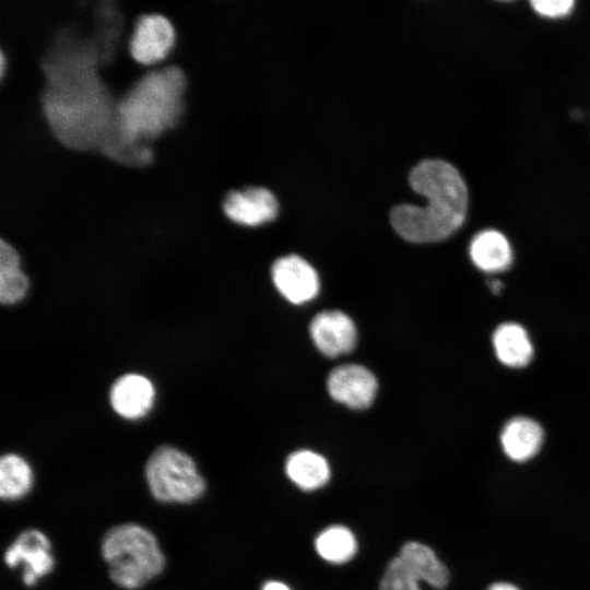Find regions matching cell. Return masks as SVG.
<instances>
[{
    "label": "cell",
    "mask_w": 590,
    "mask_h": 590,
    "mask_svg": "<svg viewBox=\"0 0 590 590\" xmlns=\"http://www.w3.org/2000/svg\"><path fill=\"white\" fill-rule=\"evenodd\" d=\"M414 191L427 198L425 206L399 204L390 221L396 232L413 243L445 239L464 222L468 188L458 169L444 160H423L409 175Z\"/></svg>",
    "instance_id": "cell-1"
},
{
    "label": "cell",
    "mask_w": 590,
    "mask_h": 590,
    "mask_svg": "<svg viewBox=\"0 0 590 590\" xmlns=\"http://www.w3.org/2000/svg\"><path fill=\"white\" fill-rule=\"evenodd\" d=\"M43 106L51 128L66 144L81 146L102 132L110 117L107 93L86 57L61 70L51 68Z\"/></svg>",
    "instance_id": "cell-2"
},
{
    "label": "cell",
    "mask_w": 590,
    "mask_h": 590,
    "mask_svg": "<svg viewBox=\"0 0 590 590\" xmlns=\"http://www.w3.org/2000/svg\"><path fill=\"white\" fill-rule=\"evenodd\" d=\"M185 75L177 66L152 70L140 78L116 105L121 143L131 145L174 126L182 111Z\"/></svg>",
    "instance_id": "cell-3"
},
{
    "label": "cell",
    "mask_w": 590,
    "mask_h": 590,
    "mask_svg": "<svg viewBox=\"0 0 590 590\" xmlns=\"http://www.w3.org/2000/svg\"><path fill=\"white\" fill-rule=\"evenodd\" d=\"M110 579L118 587L135 590L158 576L165 556L155 535L145 527L123 523L108 530L101 543Z\"/></svg>",
    "instance_id": "cell-4"
},
{
    "label": "cell",
    "mask_w": 590,
    "mask_h": 590,
    "mask_svg": "<svg viewBox=\"0 0 590 590\" xmlns=\"http://www.w3.org/2000/svg\"><path fill=\"white\" fill-rule=\"evenodd\" d=\"M145 481L152 496L166 504H190L202 497L206 483L194 460L182 450L164 445L146 461Z\"/></svg>",
    "instance_id": "cell-5"
},
{
    "label": "cell",
    "mask_w": 590,
    "mask_h": 590,
    "mask_svg": "<svg viewBox=\"0 0 590 590\" xmlns=\"http://www.w3.org/2000/svg\"><path fill=\"white\" fill-rule=\"evenodd\" d=\"M3 559L10 568L22 566V580L28 587L36 585L55 567L50 540L37 529L21 532L5 550Z\"/></svg>",
    "instance_id": "cell-6"
},
{
    "label": "cell",
    "mask_w": 590,
    "mask_h": 590,
    "mask_svg": "<svg viewBox=\"0 0 590 590\" xmlns=\"http://www.w3.org/2000/svg\"><path fill=\"white\" fill-rule=\"evenodd\" d=\"M175 42L170 21L158 13L141 15L134 24L129 40L132 58L144 64L163 59Z\"/></svg>",
    "instance_id": "cell-7"
},
{
    "label": "cell",
    "mask_w": 590,
    "mask_h": 590,
    "mask_svg": "<svg viewBox=\"0 0 590 590\" xmlns=\"http://www.w3.org/2000/svg\"><path fill=\"white\" fill-rule=\"evenodd\" d=\"M272 280L279 293L292 304H304L319 292L316 270L302 257L287 255L272 266Z\"/></svg>",
    "instance_id": "cell-8"
},
{
    "label": "cell",
    "mask_w": 590,
    "mask_h": 590,
    "mask_svg": "<svg viewBox=\"0 0 590 590\" xmlns=\"http://www.w3.org/2000/svg\"><path fill=\"white\" fill-rule=\"evenodd\" d=\"M377 387L374 374L356 364L338 366L329 374L327 380L328 392L332 399L358 410L371 404Z\"/></svg>",
    "instance_id": "cell-9"
},
{
    "label": "cell",
    "mask_w": 590,
    "mask_h": 590,
    "mask_svg": "<svg viewBox=\"0 0 590 590\" xmlns=\"http://www.w3.org/2000/svg\"><path fill=\"white\" fill-rule=\"evenodd\" d=\"M156 398L153 382L144 375L128 373L118 377L109 390L111 409L129 421L143 418L152 410Z\"/></svg>",
    "instance_id": "cell-10"
},
{
    "label": "cell",
    "mask_w": 590,
    "mask_h": 590,
    "mask_svg": "<svg viewBox=\"0 0 590 590\" xmlns=\"http://www.w3.org/2000/svg\"><path fill=\"white\" fill-rule=\"evenodd\" d=\"M223 211L235 223L256 226L273 220L279 212L275 196L264 187H246L229 191Z\"/></svg>",
    "instance_id": "cell-11"
},
{
    "label": "cell",
    "mask_w": 590,
    "mask_h": 590,
    "mask_svg": "<svg viewBox=\"0 0 590 590\" xmlns=\"http://www.w3.org/2000/svg\"><path fill=\"white\" fill-rule=\"evenodd\" d=\"M309 332L316 347L329 357L351 352L357 340L353 320L339 310L319 312L311 320Z\"/></svg>",
    "instance_id": "cell-12"
},
{
    "label": "cell",
    "mask_w": 590,
    "mask_h": 590,
    "mask_svg": "<svg viewBox=\"0 0 590 590\" xmlns=\"http://www.w3.org/2000/svg\"><path fill=\"white\" fill-rule=\"evenodd\" d=\"M543 437V429L538 422L526 416H516L503 427L500 444L509 459L524 462L539 452Z\"/></svg>",
    "instance_id": "cell-13"
},
{
    "label": "cell",
    "mask_w": 590,
    "mask_h": 590,
    "mask_svg": "<svg viewBox=\"0 0 590 590\" xmlns=\"http://www.w3.org/2000/svg\"><path fill=\"white\" fill-rule=\"evenodd\" d=\"M284 469L290 481L305 492L323 487L331 476L327 459L308 449L292 452L285 461Z\"/></svg>",
    "instance_id": "cell-14"
},
{
    "label": "cell",
    "mask_w": 590,
    "mask_h": 590,
    "mask_svg": "<svg viewBox=\"0 0 590 590\" xmlns=\"http://www.w3.org/2000/svg\"><path fill=\"white\" fill-rule=\"evenodd\" d=\"M398 556L420 581L435 589H444L448 585V568L428 545L416 541L406 542Z\"/></svg>",
    "instance_id": "cell-15"
},
{
    "label": "cell",
    "mask_w": 590,
    "mask_h": 590,
    "mask_svg": "<svg viewBox=\"0 0 590 590\" xmlns=\"http://www.w3.org/2000/svg\"><path fill=\"white\" fill-rule=\"evenodd\" d=\"M469 253L474 266L487 273L502 272L512 262L508 239L495 229L476 234L470 244Z\"/></svg>",
    "instance_id": "cell-16"
},
{
    "label": "cell",
    "mask_w": 590,
    "mask_h": 590,
    "mask_svg": "<svg viewBox=\"0 0 590 590\" xmlns=\"http://www.w3.org/2000/svg\"><path fill=\"white\" fill-rule=\"evenodd\" d=\"M493 346L498 361L512 368L524 367L533 356V346L526 329L516 322H505L496 328Z\"/></svg>",
    "instance_id": "cell-17"
},
{
    "label": "cell",
    "mask_w": 590,
    "mask_h": 590,
    "mask_svg": "<svg viewBox=\"0 0 590 590\" xmlns=\"http://www.w3.org/2000/svg\"><path fill=\"white\" fill-rule=\"evenodd\" d=\"M30 280L21 269L16 249L4 239L0 241V300L4 305L20 303L27 294Z\"/></svg>",
    "instance_id": "cell-18"
},
{
    "label": "cell",
    "mask_w": 590,
    "mask_h": 590,
    "mask_svg": "<svg viewBox=\"0 0 590 590\" xmlns=\"http://www.w3.org/2000/svg\"><path fill=\"white\" fill-rule=\"evenodd\" d=\"M33 485L34 472L31 464L20 455H3L0 460V495L2 499L19 500L32 491Z\"/></svg>",
    "instance_id": "cell-19"
},
{
    "label": "cell",
    "mask_w": 590,
    "mask_h": 590,
    "mask_svg": "<svg viewBox=\"0 0 590 590\" xmlns=\"http://www.w3.org/2000/svg\"><path fill=\"white\" fill-rule=\"evenodd\" d=\"M357 547L354 533L342 524L327 527L315 539L317 554L330 564L350 562L357 553Z\"/></svg>",
    "instance_id": "cell-20"
},
{
    "label": "cell",
    "mask_w": 590,
    "mask_h": 590,
    "mask_svg": "<svg viewBox=\"0 0 590 590\" xmlns=\"http://www.w3.org/2000/svg\"><path fill=\"white\" fill-rule=\"evenodd\" d=\"M420 582L397 556L388 563L378 590H422Z\"/></svg>",
    "instance_id": "cell-21"
},
{
    "label": "cell",
    "mask_w": 590,
    "mask_h": 590,
    "mask_svg": "<svg viewBox=\"0 0 590 590\" xmlns=\"http://www.w3.org/2000/svg\"><path fill=\"white\" fill-rule=\"evenodd\" d=\"M531 4L541 15L558 17L568 14L575 2L573 0H533Z\"/></svg>",
    "instance_id": "cell-22"
},
{
    "label": "cell",
    "mask_w": 590,
    "mask_h": 590,
    "mask_svg": "<svg viewBox=\"0 0 590 590\" xmlns=\"http://www.w3.org/2000/svg\"><path fill=\"white\" fill-rule=\"evenodd\" d=\"M261 590H291V588L279 580H269L266 583H263Z\"/></svg>",
    "instance_id": "cell-23"
},
{
    "label": "cell",
    "mask_w": 590,
    "mask_h": 590,
    "mask_svg": "<svg viewBox=\"0 0 590 590\" xmlns=\"http://www.w3.org/2000/svg\"><path fill=\"white\" fill-rule=\"evenodd\" d=\"M487 590H520L517 586L509 582H496L491 585Z\"/></svg>",
    "instance_id": "cell-24"
},
{
    "label": "cell",
    "mask_w": 590,
    "mask_h": 590,
    "mask_svg": "<svg viewBox=\"0 0 590 590\" xmlns=\"http://www.w3.org/2000/svg\"><path fill=\"white\" fill-rule=\"evenodd\" d=\"M489 290L493 294H499L503 290V283L498 280L491 281Z\"/></svg>",
    "instance_id": "cell-25"
}]
</instances>
